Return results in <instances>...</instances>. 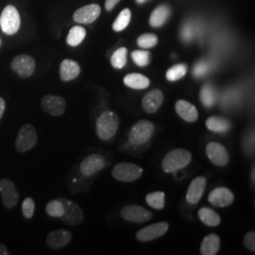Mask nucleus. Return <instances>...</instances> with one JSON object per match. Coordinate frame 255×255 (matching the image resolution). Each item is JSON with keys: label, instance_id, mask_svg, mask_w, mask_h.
<instances>
[{"label": "nucleus", "instance_id": "nucleus-1", "mask_svg": "<svg viewBox=\"0 0 255 255\" xmlns=\"http://www.w3.org/2000/svg\"><path fill=\"white\" fill-rule=\"evenodd\" d=\"M191 161L190 151L183 148H176L164 156L162 161V168L165 173H173L176 170L186 167Z\"/></svg>", "mask_w": 255, "mask_h": 255}, {"label": "nucleus", "instance_id": "nucleus-2", "mask_svg": "<svg viewBox=\"0 0 255 255\" xmlns=\"http://www.w3.org/2000/svg\"><path fill=\"white\" fill-rule=\"evenodd\" d=\"M119 119L117 114L105 111L97 120V133L101 140H109L115 136L119 128Z\"/></svg>", "mask_w": 255, "mask_h": 255}, {"label": "nucleus", "instance_id": "nucleus-3", "mask_svg": "<svg viewBox=\"0 0 255 255\" xmlns=\"http://www.w3.org/2000/svg\"><path fill=\"white\" fill-rule=\"evenodd\" d=\"M154 133V125L148 120H138L128 132V142L133 146H141L152 137Z\"/></svg>", "mask_w": 255, "mask_h": 255}, {"label": "nucleus", "instance_id": "nucleus-4", "mask_svg": "<svg viewBox=\"0 0 255 255\" xmlns=\"http://www.w3.org/2000/svg\"><path fill=\"white\" fill-rule=\"evenodd\" d=\"M37 142L36 128L31 124H25L19 130L14 146L19 153H24L36 146Z\"/></svg>", "mask_w": 255, "mask_h": 255}, {"label": "nucleus", "instance_id": "nucleus-5", "mask_svg": "<svg viewBox=\"0 0 255 255\" xmlns=\"http://www.w3.org/2000/svg\"><path fill=\"white\" fill-rule=\"evenodd\" d=\"M21 19L17 9L12 6H6L0 15V27L5 34L13 35L20 28Z\"/></svg>", "mask_w": 255, "mask_h": 255}, {"label": "nucleus", "instance_id": "nucleus-6", "mask_svg": "<svg viewBox=\"0 0 255 255\" xmlns=\"http://www.w3.org/2000/svg\"><path fill=\"white\" fill-rule=\"evenodd\" d=\"M143 174V168L131 163H119L112 170L113 177L120 182H131L138 180Z\"/></svg>", "mask_w": 255, "mask_h": 255}, {"label": "nucleus", "instance_id": "nucleus-7", "mask_svg": "<svg viewBox=\"0 0 255 255\" xmlns=\"http://www.w3.org/2000/svg\"><path fill=\"white\" fill-rule=\"evenodd\" d=\"M59 200L63 202L64 208V215L59 218L61 221L69 226L80 225L84 220V214L79 204L66 198H60Z\"/></svg>", "mask_w": 255, "mask_h": 255}, {"label": "nucleus", "instance_id": "nucleus-8", "mask_svg": "<svg viewBox=\"0 0 255 255\" xmlns=\"http://www.w3.org/2000/svg\"><path fill=\"white\" fill-rule=\"evenodd\" d=\"M10 68L20 78L26 79L34 73L36 63L35 60L29 55H18L12 59L10 63Z\"/></svg>", "mask_w": 255, "mask_h": 255}, {"label": "nucleus", "instance_id": "nucleus-9", "mask_svg": "<svg viewBox=\"0 0 255 255\" xmlns=\"http://www.w3.org/2000/svg\"><path fill=\"white\" fill-rule=\"evenodd\" d=\"M0 195L5 208L12 209L17 205L19 192L11 180L6 178L0 180Z\"/></svg>", "mask_w": 255, "mask_h": 255}, {"label": "nucleus", "instance_id": "nucleus-10", "mask_svg": "<svg viewBox=\"0 0 255 255\" xmlns=\"http://www.w3.org/2000/svg\"><path fill=\"white\" fill-rule=\"evenodd\" d=\"M42 109L52 117L63 116L66 109V101L63 97L55 95H46L41 101Z\"/></svg>", "mask_w": 255, "mask_h": 255}, {"label": "nucleus", "instance_id": "nucleus-11", "mask_svg": "<svg viewBox=\"0 0 255 255\" xmlns=\"http://www.w3.org/2000/svg\"><path fill=\"white\" fill-rule=\"evenodd\" d=\"M120 215L127 221L134 223H144L152 218V213L140 205H127L121 209Z\"/></svg>", "mask_w": 255, "mask_h": 255}, {"label": "nucleus", "instance_id": "nucleus-12", "mask_svg": "<svg viewBox=\"0 0 255 255\" xmlns=\"http://www.w3.org/2000/svg\"><path fill=\"white\" fill-rule=\"evenodd\" d=\"M169 225L167 222H158L148 225L139 230L136 233V239L140 242H149L159 237H163L168 231Z\"/></svg>", "mask_w": 255, "mask_h": 255}, {"label": "nucleus", "instance_id": "nucleus-13", "mask_svg": "<svg viewBox=\"0 0 255 255\" xmlns=\"http://www.w3.org/2000/svg\"><path fill=\"white\" fill-rule=\"evenodd\" d=\"M205 151L213 164L219 166H225L228 164L230 155L227 148L223 145L216 142H211L206 146Z\"/></svg>", "mask_w": 255, "mask_h": 255}, {"label": "nucleus", "instance_id": "nucleus-14", "mask_svg": "<svg viewBox=\"0 0 255 255\" xmlns=\"http://www.w3.org/2000/svg\"><path fill=\"white\" fill-rule=\"evenodd\" d=\"M106 165L105 159L101 154L89 155L87 156L80 165V171L85 177H90L92 175L99 172Z\"/></svg>", "mask_w": 255, "mask_h": 255}, {"label": "nucleus", "instance_id": "nucleus-15", "mask_svg": "<svg viewBox=\"0 0 255 255\" xmlns=\"http://www.w3.org/2000/svg\"><path fill=\"white\" fill-rule=\"evenodd\" d=\"M72 234L67 230H56L50 232L46 238V246L51 250H60L67 246L72 240Z\"/></svg>", "mask_w": 255, "mask_h": 255}, {"label": "nucleus", "instance_id": "nucleus-16", "mask_svg": "<svg viewBox=\"0 0 255 255\" xmlns=\"http://www.w3.org/2000/svg\"><path fill=\"white\" fill-rule=\"evenodd\" d=\"M101 6L90 4L77 9L73 14L74 21L80 24H91L101 15Z\"/></svg>", "mask_w": 255, "mask_h": 255}, {"label": "nucleus", "instance_id": "nucleus-17", "mask_svg": "<svg viewBox=\"0 0 255 255\" xmlns=\"http://www.w3.org/2000/svg\"><path fill=\"white\" fill-rule=\"evenodd\" d=\"M208 201L216 207H227L235 201V194L226 187H218L210 193Z\"/></svg>", "mask_w": 255, "mask_h": 255}, {"label": "nucleus", "instance_id": "nucleus-18", "mask_svg": "<svg viewBox=\"0 0 255 255\" xmlns=\"http://www.w3.org/2000/svg\"><path fill=\"white\" fill-rule=\"evenodd\" d=\"M206 185L207 182L204 177L200 176L195 178L189 184V187L186 192V201L190 204L199 203L206 189Z\"/></svg>", "mask_w": 255, "mask_h": 255}, {"label": "nucleus", "instance_id": "nucleus-19", "mask_svg": "<svg viewBox=\"0 0 255 255\" xmlns=\"http://www.w3.org/2000/svg\"><path fill=\"white\" fill-rule=\"evenodd\" d=\"M164 101V94L159 89L148 92L143 98L142 107L146 113L153 114L161 108Z\"/></svg>", "mask_w": 255, "mask_h": 255}, {"label": "nucleus", "instance_id": "nucleus-20", "mask_svg": "<svg viewBox=\"0 0 255 255\" xmlns=\"http://www.w3.org/2000/svg\"><path fill=\"white\" fill-rule=\"evenodd\" d=\"M175 111L178 116L186 122H195L199 118V113L197 108L187 101L180 100L175 104Z\"/></svg>", "mask_w": 255, "mask_h": 255}, {"label": "nucleus", "instance_id": "nucleus-21", "mask_svg": "<svg viewBox=\"0 0 255 255\" xmlns=\"http://www.w3.org/2000/svg\"><path fill=\"white\" fill-rule=\"evenodd\" d=\"M81 73V67L77 62L66 59L60 65V77L63 82H70Z\"/></svg>", "mask_w": 255, "mask_h": 255}, {"label": "nucleus", "instance_id": "nucleus-22", "mask_svg": "<svg viewBox=\"0 0 255 255\" xmlns=\"http://www.w3.org/2000/svg\"><path fill=\"white\" fill-rule=\"evenodd\" d=\"M220 249V238L216 234H211L204 237L201 245L202 255H216Z\"/></svg>", "mask_w": 255, "mask_h": 255}, {"label": "nucleus", "instance_id": "nucleus-23", "mask_svg": "<svg viewBox=\"0 0 255 255\" xmlns=\"http://www.w3.org/2000/svg\"><path fill=\"white\" fill-rule=\"evenodd\" d=\"M205 125L207 128L213 132L223 133V132H227L231 128L232 123L230 120L225 118L213 116V117H210L209 119L206 120Z\"/></svg>", "mask_w": 255, "mask_h": 255}, {"label": "nucleus", "instance_id": "nucleus-24", "mask_svg": "<svg viewBox=\"0 0 255 255\" xmlns=\"http://www.w3.org/2000/svg\"><path fill=\"white\" fill-rule=\"evenodd\" d=\"M124 83L125 85L136 90H142L146 89L149 86L150 81L149 79L139 73L128 74L127 76L124 78Z\"/></svg>", "mask_w": 255, "mask_h": 255}, {"label": "nucleus", "instance_id": "nucleus-25", "mask_svg": "<svg viewBox=\"0 0 255 255\" xmlns=\"http://www.w3.org/2000/svg\"><path fill=\"white\" fill-rule=\"evenodd\" d=\"M170 7L167 5H160L152 11L150 18H149V24L153 27H159L163 26L166 20L170 15Z\"/></svg>", "mask_w": 255, "mask_h": 255}, {"label": "nucleus", "instance_id": "nucleus-26", "mask_svg": "<svg viewBox=\"0 0 255 255\" xmlns=\"http://www.w3.org/2000/svg\"><path fill=\"white\" fill-rule=\"evenodd\" d=\"M198 216L202 223H204L205 225L210 226V227L219 226L220 221H221L219 214L217 212H215L214 210L207 208V207H202L199 210Z\"/></svg>", "mask_w": 255, "mask_h": 255}, {"label": "nucleus", "instance_id": "nucleus-27", "mask_svg": "<svg viewBox=\"0 0 255 255\" xmlns=\"http://www.w3.org/2000/svg\"><path fill=\"white\" fill-rule=\"evenodd\" d=\"M202 104L207 107L211 108L214 106L217 101V92L215 90V87L212 84H205L201 88V94H200Z\"/></svg>", "mask_w": 255, "mask_h": 255}, {"label": "nucleus", "instance_id": "nucleus-28", "mask_svg": "<svg viewBox=\"0 0 255 255\" xmlns=\"http://www.w3.org/2000/svg\"><path fill=\"white\" fill-rule=\"evenodd\" d=\"M86 36V30L82 26H74L70 28L66 38V43L70 46L81 45Z\"/></svg>", "mask_w": 255, "mask_h": 255}, {"label": "nucleus", "instance_id": "nucleus-29", "mask_svg": "<svg viewBox=\"0 0 255 255\" xmlns=\"http://www.w3.org/2000/svg\"><path fill=\"white\" fill-rule=\"evenodd\" d=\"M146 203L154 209H163L165 204V195L164 192L156 191L148 194L146 197Z\"/></svg>", "mask_w": 255, "mask_h": 255}, {"label": "nucleus", "instance_id": "nucleus-30", "mask_svg": "<svg viewBox=\"0 0 255 255\" xmlns=\"http://www.w3.org/2000/svg\"><path fill=\"white\" fill-rule=\"evenodd\" d=\"M131 19V12L128 9H124L119 13L118 18L115 20L113 24V29L115 31H122L128 26Z\"/></svg>", "mask_w": 255, "mask_h": 255}, {"label": "nucleus", "instance_id": "nucleus-31", "mask_svg": "<svg viewBox=\"0 0 255 255\" xmlns=\"http://www.w3.org/2000/svg\"><path fill=\"white\" fill-rule=\"evenodd\" d=\"M187 72L186 64H175L166 71V79L169 82H176L182 79Z\"/></svg>", "mask_w": 255, "mask_h": 255}, {"label": "nucleus", "instance_id": "nucleus-32", "mask_svg": "<svg viewBox=\"0 0 255 255\" xmlns=\"http://www.w3.org/2000/svg\"><path fill=\"white\" fill-rule=\"evenodd\" d=\"M127 55L126 47H119L112 56L111 64L117 69H122L127 64Z\"/></svg>", "mask_w": 255, "mask_h": 255}, {"label": "nucleus", "instance_id": "nucleus-33", "mask_svg": "<svg viewBox=\"0 0 255 255\" xmlns=\"http://www.w3.org/2000/svg\"><path fill=\"white\" fill-rule=\"evenodd\" d=\"M46 214L51 218H61L64 215V208L63 202L59 199L50 201L46 206Z\"/></svg>", "mask_w": 255, "mask_h": 255}, {"label": "nucleus", "instance_id": "nucleus-34", "mask_svg": "<svg viewBox=\"0 0 255 255\" xmlns=\"http://www.w3.org/2000/svg\"><path fill=\"white\" fill-rule=\"evenodd\" d=\"M131 58L136 65L145 67L150 63V52L146 50H134L131 53Z\"/></svg>", "mask_w": 255, "mask_h": 255}, {"label": "nucleus", "instance_id": "nucleus-35", "mask_svg": "<svg viewBox=\"0 0 255 255\" xmlns=\"http://www.w3.org/2000/svg\"><path fill=\"white\" fill-rule=\"evenodd\" d=\"M158 44V37L152 33H145L137 39V45L142 48H151Z\"/></svg>", "mask_w": 255, "mask_h": 255}, {"label": "nucleus", "instance_id": "nucleus-36", "mask_svg": "<svg viewBox=\"0 0 255 255\" xmlns=\"http://www.w3.org/2000/svg\"><path fill=\"white\" fill-rule=\"evenodd\" d=\"M22 214L27 219H32L35 211V202L32 198H26L22 202Z\"/></svg>", "mask_w": 255, "mask_h": 255}, {"label": "nucleus", "instance_id": "nucleus-37", "mask_svg": "<svg viewBox=\"0 0 255 255\" xmlns=\"http://www.w3.org/2000/svg\"><path fill=\"white\" fill-rule=\"evenodd\" d=\"M210 64L207 62L201 61L197 63L196 65L194 66V70H193V74L196 78H201L204 77L206 74L209 72Z\"/></svg>", "mask_w": 255, "mask_h": 255}, {"label": "nucleus", "instance_id": "nucleus-38", "mask_svg": "<svg viewBox=\"0 0 255 255\" xmlns=\"http://www.w3.org/2000/svg\"><path fill=\"white\" fill-rule=\"evenodd\" d=\"M244 245L247 249L253 253L255 252V233L250 232L244 237Z\"/></svg>", "mask_w": 255, "mask_h": 255}, {"label": "nucleus", "instance_id": "nucleus-39", "mask_svg": "<svg viewBox=\"0 0 255 255\" xmlns=\"http://www.w3.org/2000/svg\"><path fill=\"white\" fill-rule=\"evenodd\" d=\"M193 34H194V28L192 27V25L187 24L182 27V37L183 41H185V42L191 41Z\"/></svg>", "mask_w": 255, "mask_h": 255}, {"label": "nucleus", "instance_id": "nucleus-40", "mask_svg": "<svg viewBox=\"0 0 255 255\" xmlns=\"http://www.w3.org/2000/svg\"><path fill=\"white\" fill-rule=\"evenodd\" d=\"M246 139H248V143H243V148H245L246 151L249 152H254V148H255V133L250 132L247 135Z\"/></svg>", "mask_w": 255, "mask_h": 255}, {"label": "nucleus", "instance_id": "nucleus-41", "mask_svg": "<svg viewBox=\"0 0 255 255\" xmlns=\"http://www.w3.org/2000/svg\"><path fill=\"white\" fill-rule=\"evenodd\" d=\"M119 1L120 0H106L105 1V9L108 11L112 10L117 6V4L119 3Z\"/></svg>", "mask_w": 255, "mask_h": 255}, {"label": "nucleus", "instance_id": "nucleus-42", "mask_svg": "<svg viewBox=\"0 0 255 255\" xmlns=\"http://www.w3.org/2000/svg\"><path fill=\"white\" fill-rule=\"evenodd\" d=\"M5 109H6V102L4 101V99L0 98V119H2Z\"/></svg>", "mask_w": 255, "mask_h": 255}, {"label": "nucleus", "instance_id": "nucleus-43", "mask_svg": "<svg viewBox=\"0 0 255 255\" xmlns=\"http://www.w3.org/2000/svg\"><path fill=\"white\" fill-rule=\"evenodd\" d=\"M10 255V253L9 252V250H8V248L5 246L4 244H2V243H0V255Z\"/></svg>", "mask_w": 255, "mask_h": 255}, {"label": "nucleus", "instance_id": "nucleus-44", "mask_svg": "<svg viewBox=\"0 0 255 255\" xmlns=\"http://www.w3.org/2000/svg\"><path fill=\"white\" fill-rule=\"evenodd\" d=\"M255 167H253V169H252V173H251V179H252V181L253 182L255 183Z\"/></svg>", "mask_w": 255, "mask_h": 255}, {"label": "nucleus", "instance_id": "nucleus-45", "mask_svg": "<svg viewBox=\"0 0 255 255\" xmlns=\"http://www.w3.org/2000/svg\"><path fill=\"white\" fill-rule=\"evenodd\" d=\"M146 1H147V0H136V2L138 4H143V3H145Z\"/></svg>", "mask_w": 255, "mask_h": 255}]
</instances>
